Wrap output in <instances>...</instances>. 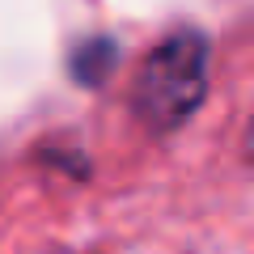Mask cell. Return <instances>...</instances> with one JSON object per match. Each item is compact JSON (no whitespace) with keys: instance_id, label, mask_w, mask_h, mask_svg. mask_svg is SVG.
<instances>
[{"instance_id":"1","label":"cell","mask_w":254,"mask_h":254,"mask_svg":"<svg viewBox=\"0 0 254 254\" xmlns=\"http://www.w3.org/2000/svg\"><path fill=\"white\" fill-rule=\"evenodd\" d=\"M203 98H208V38L182 26L144 55L131 81V110L148 131L165 136L190 123Z\"/></svg>"},{"instance_id":"2","label":"cell","mask_w":254,"mask_h":254,"mask_svg":"<svg viewBox=\"0 0 254 254\" xmlns=\"http://www.w3.org/2000/svg\"><path fill=\"white\" fill-rule=\"evenodd\" d=\"M115 60H119L115 38H106V34L85 38V43L72 51V81H81V85H89V89H98V85H106V76H110V68H115Z\"/></svg>"},{"instance_id":"3","label":"cell","mask_w":254,"mask_h":254,"mask_svg":"<svg viewBox=\"0 0 254 254\" xmlns=\"http://www.w3.org/2000/svg\"><path fill=\"white\" fill-rule=\"evenodd\" d=\"M246 148H250V157H254V123H250V136H246Z\"/></svg>"}]
</instances>
